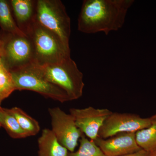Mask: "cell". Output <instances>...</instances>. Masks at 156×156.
I'll list each match as a JSON object with an SVG mask.
<instances>
[{
	"instance_id": "18",
	"label": "cell",
	"mask_w": 156,
	"mask_h": 156,
	"mask_svg": "<svg viewBox=\"0 0 156 156\" xmlns=\"http://www.w3.org/2000/svg\"><path fill=\"white\" fill-rule=\"evenodd\" d=\"M80 146L76 151L69 152L67 156H107L95 141L83 134L80 139Z\"/></svg>"
},
{
	"instance_id": "5",
	"label": "cell",
	"mask_w": 156,
	"mask_h": 156,
	"mask_svg": "<svg viewBox=\"0 0 156 156\" xmlns=\"http://www.w3.org/2000/svg\"><path fill=\"white\" fill-rule=\"evenodd\" d=\"M35 20L39 24L55 34L66 47L69 48L70 19L61 1H37Z\"/></svg>"
},
{
	"instance_id": "22",
	"label": "cell",
	"mask_w": 156,
	"mask_h": 156,
	"mask_svg": "<svg viewBox=\"0 0 156 156\" xmlns=\"http://www.w3.org/2000/svg\"><path fill=\"white\" fill-rule=\"evenodd\" d=\"M151 121L152 123H156V114L150 117Z\"/></svg>"
},
{
	"instance_id": "10",
	"label": "cell",
	"mask_w": 156,
	"mask_h": 156,
	"mask_svg": "<svg viewBox=\"0 0 156 156\" xmlns=\"http://www.w3.org/2000/svg\"><path fill=\"white\" fill-rule=\"evenodd\" d=\"M94 141L107 156H124L141 150L134 132L119 133L107 139L98 137Z\"/></svg>"
},
{
	"instance_id": "14",
	"label": "cell",
	"mask_w": 156,
	"mask_h": 156,
	"mask_svg": "<svg viewBox=\"0 0 156 156\" xmlns=\"http://www.w3.org/2000/svg\"><path fill=\"white\" fill-rule=\"evenodd\" d=\"M8 109L16 118L20 126L29 136H35L39 133L41 128L38 122L22 109L14 107Z\"/></svg>"
},
{
	"instance_id": "17",
	"label": "cell",
	"mask_w": 156,
	"mask_h": 156,
	"mask_svg": "<svg viewBox=\"0 0 156 156\" xmlns=\"http://www.w3.org/2000/svg\"><path fill=\"white\" fill-rule=\"evenodd\" d=\"M136 143L143 150L149 152L156 148V123L135 133Z\"/></svg>"
},
{
	"instance_id": "1",
	"label": "cell",
	"mask_w": 156,
	"mask_h": 156,
	"mask_svg": "<svg viewBox=\"0 0 156 156\" xmlns=\"http://www.w3.org/2000/svg\"><path fill=\"white\" fill-rule=\"evenodd\" d=\"M134 0H85L78 19V29L83 33L119 30L125 23Z\"/></svg>"
},
{
	"instance_id": "16",
	"label": "cell",
	"mask_w": 156,
	"mask_h": 156,
	"mask_svg": "<svg viewBox=\"0 0 156 156\" xmlns=\"http://www.w3.org/2000/svg\"><path fill=\"white\" fill-rule=\"evenodd\" d=\"M15 90L11 71L7 67L2 57H0V105L2 101Z\"/></svg>"
},
{
	"instance_id": "8",
	"label": "cell",
	"mask_w": 156,
	"mask_h": 156,
	"mask_svg": "<svg viewBox=\"0 0 156 156\" xmlns=\"http://www.w3.org/2000/svg\"><path fill=\"white\" fill-rule=\"evenodd\" d=\"M152 124L150 118H143L135 114L112 112L101 128L98 137L107 139L119 133H136Z\"/></svg>"
},
{
	"instance_id": "9",
	"label": "cell",
	"mask_w": 156,
	"mask_h": 156,
	"mask_svg": "<svg viewBox=\"0 0 156 156\" xmlns=\"http://www.w3.org/2000/svg\"><path fill=\"white\" fill-rule=\"evenodd\" d=\"M72 116L76 126L83 134L91 140L95 141L105 121L112 112L106 108H95L89 107L85 108H71Z\"/></svg>"
},
{
	"instance_id": "20",
	"label": "cell",
	"mask_w": 156,
	"mask_h": 156,
	"mask_svg": "<svg viewBox=\"0 0 156 156\" xmlns=\"http://www.w3.org/2000/svg\"><path fill=\"white\" fill-rule=\"evenodd\" d=\"M3 46H4V42L3 44H0V57H3V54H4V47Z\"/></svg>"
},
{
	"instance_id": "11",
	"label": "cell",
	"mask_w": 156,
	"mask_h": 156,
	"mask_svg": "<svg viewBox=\"0 0 156 156\" xmlns=\"http://www.w3.org/2000/svg\"><path fill=\"white\" fill-rule=\"evenodd\" d=\"M36 1L11 0V3L19 28L25 33L35 19Z\"/></svg>"
},
{
	"instance_id": "3",
	"label": "cell",
	"mask_w": 156,
	"mask_h": 156,
	"mask_svg": "<svg viewBox=\"0 0 156 156\" xmlns=\"http://www.w3.org/2000/svg\"><path fill=\"white\" fill-rule=\"evenodd\" d=\"M37 65L48 81L66 92L70 101L76 100L82 96L85 86L83 75L70 56L56 63Z\"/></svg>"
},
{
	"instance_id": "12",
	"label": "cell",
	"mask_w": 156,
	"mask_h": 156,
	"mask_svg": "<svg viewBox=\"0 0 156 156\" xmlns=\"http://www.w3.org/2000/svg\"><path fill=\"white\" fill-rule=\"evenodd\" d=\"M39 156H67L69 151L58 141L52 130L43 129L38 139Z\"/></svg>"
},
{
	"instance_id": "21",
	"label": "cell",
	"mask_w": 156,
	"mask_h": 156,
	"mask_svg": "<svg viewBox=\"0 0 156 156\" xmlns=\"http://www.w3.org/2000/svg\"><path fill=\"white\" fill-rule=\"evenodd\" d=\"M147 156H156V148L148 152Z\"/></svg>"
},
{
	"instance_id": "15",
	"label": "cell",
	"mask_w": 156,
	"mask_h": 156,
	"mask_svg": "<svg viewBox=\"0 0 156 156\" xmlns=\"http://www.w3.org/2000/svg\"><path fill=\"white\" fill-rule=\"evenodd\" d=\"M0 26L4 30L11 34L26 35L14 21L9 3L5 0H0Z\"/></svg>"
},
{
	"instance_id": "13",
	"label": "cell",
	"mask_w": 156,
	"mask_h": 156,
	"mask_svg": "<svg viewBox=\"0 0 156 156\" xmlns=\"http://www.w3.org/2000/svg\"><path fill=\"white\" fill-rule=\"evenodd\" d=\"M0 122L1 127L5 130L8 134L14 139H21L28 137V135L20 126L16 118L9 109H0Z\"/></svg>"
},
{
	"instance_id": "19",
	"label": "cell",
	"mask_w": 156,
	"mask_h": 156,
	"mask_svg": "<svg viewBox=\"0 0 156 156\" xmlns=\"http://www.w3.org/2000/svg\"><path fill=\"white\" fill-rule=\"evenodd\" d=\"M148 154V152L141 149L134 153L128 154L122 156H147Z\"/></svg>"
},
{
	"instance_id": "24",
	"label": "cell",
	"mask_w": 156,
	"mask_h": 156,
	"mask_svg": "<svg viewBox=\"0 0 156 156\" xmlns=\"http://www.w3.org/2000/svg\"><path fill=\"white\" fill-rule=\"evenodd\" d=\"M1 108L2 107H1V105H0V109H1ZM1 127H1V122H0V128H1Z\"/></svg>"
},
{
	"instance_id": "4",
	"label": "cell",
	"mask_w": 156,
	"mask_h": 156,
	"mask_svg": "<svg viewBox=\"0 0 156 156\" xmlns=\"http://www.w3.org/2000/svg\"><path fill=\"white\" fill-rule=\"evenodd\" d=\"M15 90H30L61 103L69 101L64 90L48 81L36 63L11 71Z\"/></svg>"
},
{
	"instance_id": "23",
	"label": "cell",
	"mask_w": 156,
	"mask_h": 156,
	"mask_svg": "<svg viewBox=\"0 0 156 156\" xmlns=\"http://www.w3.org/2000/svg\"><path fill=\"white\" fill-rule=\"evenodd\" d=\"M3 41L2 40H1V39H0V44H3Z\"/></svg>"
},
{
	"instance_id": "6",
	"label": "cell",
	"mask_w": 156,
	"mask_h": 156,
	"mask_svg": "<svg viewBox=\"0 0 156 156\" xmlns=\"http://www.w3.org/2000/svg\"><path fill=\"white\" fill-rule=\"evenodd\" d=\"M10 37L4 41L3 58L10 71L35 63L33 46L26 34H10Z\"/></svg>"
},
{
	"instance_id": "2",
	"label": "cell",
	"mask_w": 156,
	"mask_h": 156,
	"mask_svg": "<svg viewBox=\"0 0 156 156\" xmlns=\"http://www.w3.org/2000/svg\"><path fill=\"white\" fill-rule=\"evenodd\" d=\"M24 34L33 46L36 64L42 66L58 62L70 56V49L55 34L42 26L36 20Z\"/></svg>"
},
{
	"instance_id": "7",
	"label": "cell",
	"mask_w": 156,
	"mask_h": 156,
	"mask_svg": "<svg viewBox=\"0 0 156 156\" xmlns=\"http://www.w3.org/2000/svg\"><path fill=\"white\" fill-rule=\"evenodd\" d=\"M48 112L51 118V130L58 141L69 152L74 151L83 133L76 126L73 118L59 107L49 108Z\"/></svg>"
}]
</instances>
